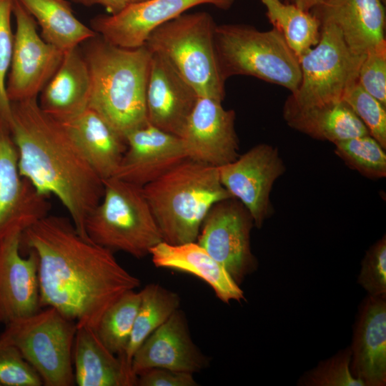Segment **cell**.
I'll return each instance as SVG.
<instances>
[{
  "label": "cell",
  "instance_id": "6da1fadb",
  "mask_svg": "<svg viewBox=\"0 0 386 386\" xmlns=\"http://www.w3.org/2000/svg\"><path fill=\"white\" fill-rule=\"evenodd\" d=\"M23 247L38 257L41 307L56 309L77 327L95 329L113 302L140 285L112 251L79 234L70 218L36 220L23 231Z\"/></svg>",
  "mask_w": 386,
  "mask_h": 386
},
{
  "label": "cell",
  "instance_id": "7a4b0ae2",
  "mask_svg": "<svg viewBox=\"0 0 386 386\" xmlns=\"http://www.w3.org/2000/svg\"><path fill=\"white\" fill-rule=\"evenodd\" d=\"M8 127L21 175L41 195L55 196L79 234L100 202L104 182L62 125L45 114L37 99L11 102Z\"/></svg>",
  "mask_w": 386,
  "mask_h": 386
},
{
  "label": "cell",
  "instance_id": "3957f363",
  "mask_svg": "<svg viewBox=\"0 0 386 386\" xmlns=\"http://www.w3.org/2000/svg\"><path fill=\"white\" fill-rule=\"evenodd\" d=\"M81 52L91 77L89 107L102 115L124 138L148 123L146 90L152 52L144 45L129 49L96 35Z\"/></svg>",
  "mask_w": 386,
  "mask_h": 386
},
{
  "label": "cell",
  "instance_id": "277c9868",
  "mask_svg": "<svg viewBox=\"0 0 386 386\" xmlns=\"http://www.w3.org/2000/svg\"><path fill=\"white\" fill-rule=\"evenodd\" d=\"M143 190L163 241L171 244L196 242L210 208L232 197L217 167L189 158Z\"/></svg>",
  "mask_w": 386,
  "mask_h": 386
},
{
  "label": "cell",
  "instance_id": "5b68a950",
  "mask_svg": "<svg viewBox=\"0 0 386 386\" xmlns=\"http://www.w3.org/2000/svg\"><path fill=\"white\" fill-rule=\"evenodd\" d=\"M215 26L208 12H185L156 28L144 46L166 59L199 96L222 102L226 80L215 48Z\"/></svg>",
  "mask_w": 386,
  "mask_h": 386
},
{
  "label": "cell",
  "instance_id": "8992f818",
  "mask_svg": "<svg viewBox=\"0 0 386 386\" xmlns=\"http://www.w3.org/2000/svg\"><path fill=\"white\" fill-rule=\"evenodd\" d=\"M103 196L85 220L94 242L135 258L149 254L163 241L143 187L116 177L103 180Z\"/></svg>",
  "mask_w": 386,
  "mask_h": 386
},
{
  "label": "cell",
  "instance_id": "52a82bcc",
  "mask_svg": "<svg viewBox=\"0 0 386 386\" xmlns=\"http://www.w3.org/2000/svg\"><path fill=\"white\" fill-rule=\"evenodd\" d=\"M214 44L225 80L246 75L291 93L298 89L302 78L298 57L276 28L263 31L244 24H216Z\"/></svg>",
  "mask_w": 386,
  "mask_h": 386
},
{
  "label": "cell",
  "instance_id": "ba28073f",
  "mask_svg": "<svg viewBox=\"0 0 386 386\" xmlns=\"http://www.w3.org/2000/svg\"><path fill=\"white\" fill-rule=\"evenodd\" d=\"M76 322L53 307L5 325L0 339L14 346L45 386L75 383L73 347Z\"/></svg>",
  "mask_w": 386,
  "mask_h": 386
},
{
  "label": "cell",
  "instance_id": "9c48e42d",
  "mask_svg": "<svg viewBox=\"0 0 386 386\" xmlns=\"http://www.w3.org/2000/svg\"><path fill=\"white\" fill-rule=\"evenodd\" d=\"M365 56L355 54L332 23H320L318 43L298 59L301 82L284 103L309 108L342 101L349 86L358 81Z\"/></svg>",
  "mask_w": 386,
  "mask_h": 386
},
{
  "label": "cell",
  "instance_id": "30bf717a",
  "mask_svg": "<svg viewBox=\"0 0 386 386\" xmlns=\"http://www.w3.org/2000/svg\"><path fill=\"white\" fill-rule=\"evenodd\" d=\"M254 225L247 209L231 197L215 203L206 214L197 239L239 285L257 269L250 233Z\"/></svg>",
  "mask_w": 386,
  "mask_h": 386
},
{
  "label": "cell",
  "instance_id": "8fae6325",
  "mask_svg": "<svg viewBox=\"0 0 386 386\" xmlns=\"http://www.w3.org/2000/svg\"><path fill=\"white\" fill-rule=\"evenodd\" d=\"M13 14L16 30L6 83L10 102L37 99L64 54L44 40L34 19L18 0H14Z\"/></svg>",
  "mask_w": 386,
  "mask_h": 386
},
{
  "label": "cell",
  "instance_id": "7c38bea8",
  "mask_svg": "<svg viewBox=\"0 0 386 386\" xmlns=\"http://www.w3.org/2000/svg\"><path fill=\"white\" fill-rule=\"evenodd\" d=\"M217 168L223 187L247 209L254 226L261 228L273 212L270 202L273 184L286 170L277 149L259 144Z\"/></svg>",
  "mask_w": 386,
  "mask_h": 386
},
{
  "label": "cell",
  "instance_id": "4fadbf2b",
  "mask_svg": "<svg viewBox=\"0 0 386 386\" xmlns=\"http://www.w3.org/2000/svg\"><path fill=\"white\" fill-rule=\"evenodd\" d=\"M234 0H147L127 4L116 14L99 15L91 20V29L114 45L134 49L144 45L158 26L189 9L211 4L228 9Z\"/></svg>",
  "mask_w": 386,
  "mask_h": 386
},
{
  "label": "cell",
  "instance_id": "5bb4252c",
  "mask_svg": "<svg viewBox=\"0 0 386 386\" xmlns=\"http://www.w3.org/2000/svg\"><path fill=\"white\" fill-rule=\"evenodd\" d=\"M16 227L0 237V324H9L40 310L39 262L29 250L22 256L21 234Z\"/></svg>",
  "mask_w": 386,
  "mask_h": 386
},
{
  "label": "cell",
  "instance_id": "9a60e30c",
  "mask_svg": "<svg viewBox=\"0 0 386 386\" xmlns=\"http://www.w3.org/2000/svg\"><path fill=\"white\" fill-rule=\"evenodd\" d=\"M222 102L199 96L179 137L187 158L216 167L239 155L235 130V112L225 109Z\"/></svg>",
  "mask_w": 386,
  "mask_h": 386
},
{
  "label": "cell",
  "instance_id": "2e32d148",
  "mask_svg": "<svg viewBox=\"0 0 386 386\" xmlns=\"http://www.w3.org/2000/svg\"><path fill=\"white\" fill-rule=\"evenodd\" d=\"M127 149L114 177L144 187L184 159L179 137L147 123L125 136Z\"/></svg>",
  "mask_w": 386,
  "mask_h": 386
},
{
  "label": "cell",
  "instance_id": "e0dca14e",
  "mask_svg": "<svg viewBox=\"0 0 386 386\" xmlns=\"http://www.w3.org/2000/svg\"><path fill=\"white\" fill-rule=\"evenodd\" d=\"M199 96L166 59L152 53L146 90L149 124L180 137Z\"/></svg>",
  "mask_w": 386,
  "mask_h": 386
},
{
  "label": "cell",
  "instance_id": "ac0fdd59",
  "mask_svg": "<svg viewBox=\"0 0 386 386\" xmlns=\"http://www.w3.org/2000/svg\"><path fill=\"white\" fill-rule=\"evenodd\" d=\"M46 198L21 175L17 148L7 124L0 119V237L48 214Z\"/></svg>",
  "mask_w": 386,
  "mask_h": 386
},
{
  "label": "cell",
  "instance_id": "d6986e66",
  "mask_svg": "<svg viewBox=\"0 0 386 386\" xmlns=\"http://www.w3.org/2000/svg\"><path fill=\"white\" fill-rule=\"evenodd\" d=\"M208 365L194 343L184 312L177 309L139 346L132 360L134 375L152 367L194 374Z\"/></svg>",
  "mask_w": 386,
  "mask_h": 386
},
{
  "label": "cell",
  "instance_id": "ffe728a7",
  "mask_svg": "<svg viewBox=\"0 0 386 386\" xmlns=\"http://www.w3.org/2000/svg\"><path fill=\"white\" fill-rule=\"evenodd\" d=\"M350 371L365 386L386 385V297L367 295L355 322Z\"/></svg>",
  "mask_w": 386,
  "mask_h": 386
},
{
  "label": "cell",
  "instance_id": "44dd1931",
  "mask_svg": "<svg viewBox=\"0 0 386 386\" xmlns=\"http://www.w3.org/2000/svg\"><path fill=\"white\" fill-rule=\"evenodd\" d=\"M310 11L320 23L335 24L357 55L365 56L372 49L386 44L382 0H322Z\"/></svg>",
  "mask_w": 386,
  "mask_h": 386
},
{
  "label": "cell",
  "instance_id": "7402d4cb",
  "mask_svg": "<svg viewBox=\"0 0 386 386\" xmlns=\"http://www.w3.org/2000/svg\"><path fill=\"white\" fill-rule=\"evenodd\" d=\"M91 93L89 69L79 46L64 52L61 63L39 94L41 110L64 122L89 106Z\"/></svg>",
  "mask_w": 386,
  "mask_h": 386
},
{
  "label": "cell",
  "instance_id": "603a6c76",
  "mask_svg": "<svg viewBox=\"0 0 386 386\" xmlns=\"http://www.w3.org/2000/svg\"><path fill=\"white\" fill-rule=\"evenodd\" d=\"M59 123L102 180L115 176L127 149L126 139L102 115L88 107Z\"/></svg>",
  "mask_w": 386,
  "mask_h": 386
},
{
  "label": "cell",
  "instance_id": "cb8c5ba5",
  "mask_svg": "<svg viewBox=\"0 0 386 386\" xmlns=\"http://www.w3.org/2000/svg\"><path fill=\"white\" fill-rule=\"evenodd\" d=\"M153 264L194 275L212 287L223 302L245 300L244 291L224 267L197 242L171 244L162 241L150 251Z\"/></svg>",
  "mask_w": 386,
  "mask_h": 386
},
{
  "label": "cell",
  "instance_id": "d4e9b609",
  "mask_svg": "<svg viewBox=\"0 0 386 386\" xmlns=\"http://www.w3.org/2000/svg\"><path fill=\"white\" fill-rule=\"evenodd\" d=\"M73 365L75 383L79 386H132L137 377L124 357L109 351L95 330L77 327Z\"/></svg>",
  "mask_w": 386,
  "mask_h": 386
},
{
  "label": "cell",
  "instance_id": "484cf974",
  "mask_svg": "<svg viewBox=\"0 0 386 386\" xmlns=\"http://www.w3.org/2000/svg\"><path fill=\"white\" fill-rule=\"evenodd\" d=\"M283 117L291 128L333 144L370 135L362 122L343 101L309 108L284 103Z\"/></svg>",
  "mask_w": 386,
  "mask_h": 386
},
{
  "label": "cell",
  "instance_id": "4316f807",
  "mask_svg": "<svg viewBox=\"0 0 386 386\" xmlns=\"http://www.w3.org/2000/svg\"><path fill=\"white\" fill-rule=\"evenodd\" d=\"M39 24L45 41L65 52L96 33L80 21L65 0H18Z\"/></svg>",
  "mask_w": 386,
  "mask_h": 386
},
{
  "label": "cell",
  "instance_id": "83f0119b",
  "mask_svg": "<svg viewBox=\"0 0 386 386\" xmlns=\"http://www.w3.org/2000/svg\"><path fill=\"white\" fill-rule=\"evenodd\" d=\"M140 292L141 302L124 359L132 367V357L145 340L162 325L180 304L179 295L158 284H149Z\"/></svg>",
  "mask_w": 386,
  "mask_h": 386
},
{
  "label": "cell",
  "instance_id": "f1b7e54d",
  "mask_svg": "<svg viewBox=\"0 0 386 386\" xmlns=\"http://www.w3.org/2000/svg\"><path fill=\"white\" fill-rule=\"evenodd\" d=\"M266 14L283 35L287 44L299 58L315 46L320 36V23L310 11H304L294 3L282 0H261Z\"/></svg>",
  "mask_w": 386,
  "mask_h": 386
},
{
  "label": "cell",
  "instance_id": "f546056e",
  "mask_svg": "<svg viewBox=\"0 0 386 386\" xmlns=\"http://www.w3.org/2000/svg\"><path fill=\"white\" fill-rule=\"evenodd\" d=\"M140 302V292H126L107 309L94 329L102 344L124 358Z\"/></svg>",
  "mask_w": 386,
  "mask_h": 386
},
{
  "label": "cell",
  "instance_id": "4dcf8cb0",
  "mask_svg": "<svg viewBox=\"0 0 386 386\" xmlns=\"http://www.w3.org/2000/svg\"><path fill=\"white\" fill-rule=\"evenodd\" d=\"M335 154L350 168L370 179L386 176L385 149L370 135L336 142Z\"/></svg>",
  "mask_w": 386,
  "mask_h": 386
},
{
  "label": "cell",
  "instance_id": "1f68e13d",
  "mask_svg": "<svg viewBox=\"0 0 386 386\" xmlns=\"http://www.w3.org/2000/svg\"><path fill=\"white\" fill-rule=\"evenodd\" d=\"M362 122L370 135L386 149V106L367 92L358 81L345 91L342 99Z\"/></svg>",
  "mask_w": 386,
  "mask_h": 386
},
{
  "label": "cell",
  "instance_id": "d6a6232c",
  "mask_svg": "<svg viewBox=\"0 0 386 386\" xmlns=\"http://www.w3.org/2000/svg\"><path fill=\"white\" fill-rule=\"evenodd\" d=\"M350 347L340 350L330 358L321 361L305 372L297 382L303 386H365L350 371Z\"/></svg>",
  "mask_w": 386,
  "mask_h": 386
},
{
  "label": "cell",
  "instance_id": "836d02e7",
  "mask_svg": "<svg viewBox=\"0 0 386 386\" xmlns=\"http://www.w3.org/2000/svg\"><path fill=\"white\" fill-rule=\"evenodd\" d=\"M14 0H0V119L8 122L11 115V102L6 83L10 68L14 33L11 29V14Z\"/></svg>",
  "mask_w": 386,
  "mask_h": 386
},
{
  "label": "cell",
  "instance_id": "e575fe53",
  "mask_svg": "<svg viewBox=\"0 0 386 386\" xmlns=\"http://www.w3.org/2000/svg\"><path fill=\"white\" fill-rule=\"evenodd\" d=\"M42 381L19 350L0 339V386H41Z\"/></svg>",
  "mask_w": 386,
  "mask_h": 386
},
{
  "label": "cell",
  "instance_id": "d590c367",
  "mask_svg": "<svg viewBox=\"0 0 386 386\" xmlns=\"http://www.w3.org/2000/svg\"><path fill=\"white\" fill-rule=\"evenodd\" d=\"M358 283L368 295L386 297V237L373 244L362 261Z\"/></svg>",
  "mask_w": 386,
  "mask_h": 386
},
{
  "label": "cell",
  "instance_id": "8d00e7d4",
  "mask_svg": "<svg viewBox=\"0 0 386 386\" xmlns=\"http://www.w3.org/2000/svg\"><path fill=\"white\" fill-rule=\"evenodd\" d=\"M358 82L386 106V44L367 52L359 70Z\"/></svg>",
  "mask_w": 386,
  "mask_h": 386
},
{
  "label": "cell",
  "instance_id": "74e56055",
  "mask_svg": "<svg viewBox=\"0 0 386 386\" xmlns=\"http://www.w3.org/2000/svg\"><path fill=\"white\" fill-rule=\"evenodd\" d=\"M138 386H197L193 374L167 368L152 367L137 375Z\"/></svg>",
  "mask_w": 386,
  "mask_h": 386
},
{
  "label": "cell",
  "instance_id": "f35d334b",
  "mask_svg": "<svg viewBox=\"0 0 386 386\" xmlns=\"http://www.w3.org/2000/svg\"><path fill=\"white\" fill-rule=\"evenodd\" d=\"M75 3L86 6L99 5L103 6L109 14H116L126 5L122 0H72Z\"/></svg>",
  "mask_w": 386,
  "mask_h": 386
},
{
  "label": "cell",
  "instance_id": "ab89813d",
  "mask_svg": "<svg viewBox=\"0 0 386 386\" xmlns=\"http://www.w3.org/2000/svg\"><path fill=\"white\" fill-rule=\"evenodd\" d=\"M322 0H294V4L300 9L310 11L313 7L320 3Z\"/></svg>",
  "mask_w": 386,
  "mask_h": 386
},
{
  "label": "cell",
  "instance_id": "60d3db41",
  "mask_svg": "<svg viewBox=\"0 0 386 386\" xmlns=\"http://www.w3.org/2000/svg\"><path fill=\"white\" fill-rule=\"evenodd\" d=\"M125 5L143 2L147 0H122Z\"/></svg>",
  "mask_w": 386,
  "mask_h": 386
},
{
  "label": "cell",
  "instance_id": "b9f144b4",
  "mask_svg": "<svg viewBox=\"0 0 386 386\" xmlns=\"http://www.w3.org/2000/svg\"><path fill=\"white\" fill-rule=\"evenodd\" d=\"M282 1L287 4H291L294 2V0H282Z\"/></svg>",
  "mask_w": 386,
  "mask_h": 386
}]
</instances>
